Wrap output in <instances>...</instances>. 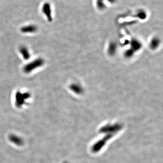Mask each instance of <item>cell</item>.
I'll use <instances>...</instances> for the list:
<instances>
[{
	"label": "cell",
	"instance_id": "6da1fadb",
	"mask_svg": "<svg viewBox=\"0 0 163 163\" xmlns=\"http://www.w3.org/2000/svg\"><path fill=\"white\" fill-rule=\"evenodd\" d=\"M43 63V60L41 59H38L27 65L24 68V70L26 73H28V72H30L33 70L35 68L40 67V66L42 65Z\"/></svg>",
	"mask_w": 163,
	"mask_h": 163
},
{
	"label": "cell",
	"instance_id": "7a4b0ae2",
	"mask_svg": "<svg viewBox=\"0 0 163 163\" xmlns=\"http://www.w3.org/2000/svg\"><path fill=\"white\" fill-rule=\"evenodd\" d=\"M42 11L47 17L48 21H51L52 20V12L50 4L48 2L45 3L42 7Z\"/></svg>",
	"mask_w": 163,
	"mask_h": 163
},
{
	"label": "cell",
	"instance_id": "3957f363",
	"mask_svg": "<svg viewBox=\"0 0 163 163\" xmlns=\"http://www.w3.org/2000/svg\"><path fill=\"white\" fill-rule=\"evenodd\" d=\"M37 30V27L34 25H28V26H25L21 28V31L23 32H34L36 31Z\"/></svg>",
	"mask_w": 163,
	"mask_h": 163
},
{
	"label": "cell",
	"instance_id": "277c9868",
	"mask_svg": "<svg viewBox=\"0 0 163 163\" xmlns=\"http://www.w3.org/2000/svg\"><path fill=\"white\" fill-rule=\"evenodd\" d=\"M20 51H21V54L23 55L24 58L27 59V58H29V57H30V54H29L28 50H26V48H21Z\"/></svg>",
	"mask_w": 163,
	"mask_h": 163
}]
</instances>
